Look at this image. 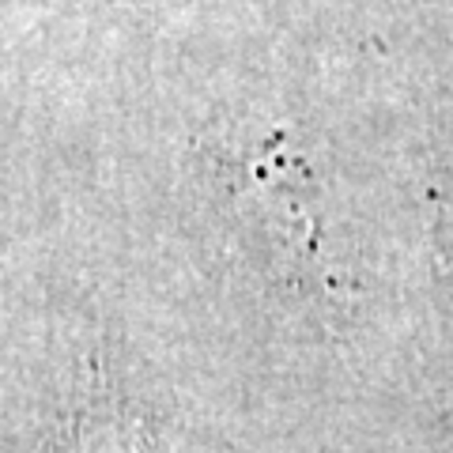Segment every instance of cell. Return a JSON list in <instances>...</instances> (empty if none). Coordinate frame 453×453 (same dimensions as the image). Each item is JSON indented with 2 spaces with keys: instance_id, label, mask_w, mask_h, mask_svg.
Returning a JSON list of instances; mask_svg holds the SVG:
<instances>
[{
  "instance_id": "cell-1",
  "label": "cell",
  "mask_w": 453,
  "mask_h": 453,
  "mask_svg": "<svg viewBox=\"0 0 453 453\" xmlns=\"http://www.w3.org/2000/svg\"><path fill=\"white\" fill-rule=\"evenodd\" d=\"M449 242H453V238H449Z\"/></svg>"
}]
</instances>
